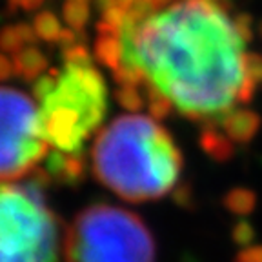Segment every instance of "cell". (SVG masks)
I'll return each mask as SVG.
<instances>
[{
	"label": "cell",
	"instance_id": "1",
	"mask_svg": "<svg viewBox=\"0 0 262 262\" xmlns=\"http://www.w3.org/2000/svg\"><path fill=\"white\" fill-rule=\"evenodd\" d=\"M97 29L119 38V86L142 93L153 119L171 113L217 126L253 97L250 22L224 0H133L115 26Z\"/></svg>",
	"mask_w": 262,
	"mask_h": 262
},
{
	"label": "cell",
	"instance_id": "2",
	"mask_svg": "<svg viewBox=\"0 0 262 262\" xmlns=\"http://www.w3.org/2000/svg\"><path fill=\"white\" fill-rule=\"evenodd\" d=\"M182 153L157 119L122 115L104 127L91 149L95 179L127 202L162 199L177 188Z\"/></svg>",
	"mask_w": 262,
	"mask_h": 262
},
{
	"label": "cell",
	"instance_id": "3",
	"mask_svg": "<svg viewBox=\"0 0 262 262\" xmlns=\"http://www.w3.org/2000/svg\"><path fill=\"white\" fill-rule=\"evenodd\" d=\"M51 182L35 169L24 182H0V262H58L64 253L62 224L46 204Z\"/></svg>",
	"mask_w": 262,
	"mask_h": 262
},
{
	"label": "cell",
	"instance_id": "4",
	"mask_svg": "<svg viewBox=\"0 0 262 262\" xmlns=\"http://www.w3.org/2000/svg\"><path fill=\"white\" fill-rule=\"evenodd\" d=\"M38 110L48 146L82 153V146L98 129L107 111L106 82L91 58L66 62L53 88L38 100Z\"/></svg>",
	"mask_w": 262,
	"mask_h": 262
},
{
	"label": "cell",
	"instance_id": "5",
	"mask_svg": "<svg viewBox=\"0 0 262 262\" xmlns=\"http://www.w3.org/2000/svg\"><path fill=\"white\" fill-rule=\"evenodd\" d=\"M66 262H155L151 231L135 213L110 204L82 209L64 235Z\"/></svg>",
	"mask_w": 262,
	"mask_h": 262
},
{
	"label": "cell",
	"instance_id": "6",
	"mask_svg": "<svg viewBox=\"0 0 262 262\" xmlns=\"http://www.w3.org/2000/svg\"><path fill=\"white\" fill-rule=\"evenodd\" d=\"M48 157L40 110L29 95L0 86V182H15Z\"/></svg>",
	"mask_w": 262,
	"mask_h": 262
},
{
	"label": "cell",
	"instance_id": "7",
	"mask_svg": "<svg viewBox=\"0 0 262 262\" xmlns=\"http://www.w3.org/2000/svg\"><path fill=\"white\" fill-rule=\"evenodd\" d=\"M46 171L49 179L62 186H77L86 175V159L82 153L57 151L46 157Z\"/></svg>",
	"mask_w": 262,
	"mask_h": 262
},
{
	"label": "cell",
	"instance_id": "8",
	"mask_svg": "<svg viewBox=\"0 0 262 262\" xmlns=\"http://www.w3.org/2000/svg\"><path fill=\"white\" fill-rule=\"evenodd\" d=\"M215 127H219L233 142V146H242L257 135L258 127H260V117L248 107H237L228 117H224Z\"/></svg>",
	"mask_w": 262,
	"mask_h": 262
},
{
	"label": "cell",
	"instance_id": "9",
	"mask_svg": "<svg viewBox=\"0 0 262 262\" xmlns=\"http://www.w3.org/2000/svg\"><path fill=\"white\" fill-rule=\"evenodd\" d=\"M13 66L16 77H20L26 82H35L46 73L48 58L37 46H28L13 55Z\"/></svg>",
	"mask_w": 262,
	"mask_h": 262
},
{
	"label": "cell",
	"instance_id": "10",
	"mask_svg": "<svg viewBox=\"0 0 262 262\" xmlns=\"http://www.w3.org/2000/svg\"><path fill=\"white\" fill-rule=\"evenodd\" d=\"M37 38L38 37L33 26L26 24V22H20L16 26H8V28L0 29V51L15 55L28 46H35Z\"/></svg>",
	"mask_w": 262,
	"mask_h": 262
},
{
	"label": "cell",
	"instance_id": "11",
	"mask_svg": "<svg viewBox=\"0 0 262 262\" xmlns=\"http://www.w3.org/2000/svg\"><path fill=\"white\" fill-rule=\"evenodd\" d=\"M33 29L37 33V37L44 42H49V44H58L62 37V31L64 28L60 26V20L58 16L51 11H42L35 16L33 20Z\"/></svg>",
	"mask_w": 262,
	"mask_h": 262
},
{
	"label": "cell",
	"instance_id": "12",
	"mask_svg": "<svg viewBox=\"0 0 262 262\" xmlns=\"http://www.w3.org/2000/svg\"><path fill=\"white\" fill-rule=\"evenodd\" d=\"M255 204H257V195L251 189H246V188L229 189L224 196L226 209L238 215V217H248L255 209Z\"/></svg>",
	"mask_w": 262,
	"mask_h": 262
},
{
	"label": "cell",
	"instance_id": "13",
	"mask_svg": "<svg viewBox=\"0 0 262 262\" xmlns=\"http://www.w3.org/2000/svg\"><path fill=\"white\" fill-rule=\"evenodd\" d=\"M66 24L75 31H82L90 20V0H66L62 6Z\"/></svg>",
	"mask_w": 262,
	"mask_h": 262
},
{
	"label": "cell",
	"instance_id": "14",
	"mask_svg": "<svg viewBox=\"0 0 262 262\" xmlns=\"http://www.w3.org/2000/svg\"><path fill=\"white\" fill-rule=\"evenodd\" d=\"M231 238H233L235 244L241 246V248H248V246H251V242H253V238H255V228L246 221V219H241V221L233 226Z\"/></svg>",
	"mask_w": 262,
	"mask_h": 262
},
{
	"label": "cell",
	"instance_id": "15",
	"mask_svg": "<svg viewBox=\"0 0 262 262\" xmlns=\"http://www.w3.org/2000/svg\"><path fill=\"white\" fill-rule=\"evenodd\" d=\"M233 262H262V246H248L235 255Z\"/></svg>",
	"mask_w": 262,
	"mask_h": 262
},
{
	"label": "cell",
	"instance_id": "16",
	"mask_svg": "<svg viewBox=\"0 0 262 262\" xmlns=\"http://www.w3.org/2000/svg\"><path fill=\"white\" fill-rule=\"evenodd\" d=\"M15 75V66H13V58H8L4 53H0V82L8 80Z\"/></svg>",
	"mask_w": 262,
	"mask_h": 262
},
{
	"label": "cell",
	"instance_id": "17",
	"mask_svg": "<svg viewBox=\"0 0 262 262\" xmlns=\"http://www.w3.org/2000/svg\"><path fill=\"white\" fill-rule=\"evenodd\" d=\"M9 2H11L15 8H22V9H26V11H33V9L40 8L46 0H9Z\"/></svg>",
	"mask_w": 262,
	"mask_h": 262
}]
</instances>
